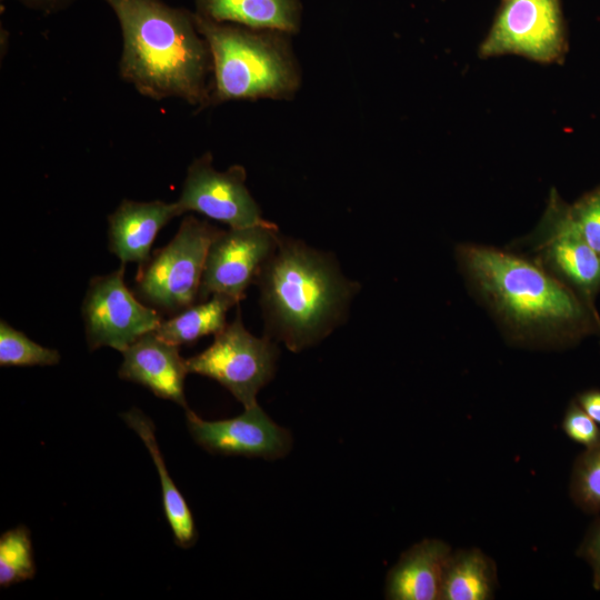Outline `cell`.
<instances>
[{
	"instance_id": "obj_6",
	"label": "cell",
	"mask_w": 600,
	"mask_h": 600,
	"mask_svg": "<svg viewBox=\"0 0 600 600\" xmlns=\"http://www.w3.org/2000/svg\"><path fill=\"white\" fill-rule=\"evenodd\" d=\"M279 350L271 338H258L242 323L240 310L210 347L186 359L189 373L216 380L244 408L257 404V394L273 377Z\"/></svg>"
},
{
	"instance_id": "obj_9",
	"label": "cell",
	"mask_w": 600,
	"mask_h": 600,
	"mask_svg": "<svg viewBox=\"0 0 600 600\" xmlns=\"http://www.w3.org/2000/svg\"><path fill=\"white\" fill-rule=\"evenodd\" d=\"M279 240L272 222L220 230L208 249L198 300L221 293L240 302L249 286L257 283Z\"/></svg>"
},
{
	"instance_id": "obj_14",
	"label": "cell",
	"mask_w": 600,
	"mask_h": 600,
	"mask_svg": "<svg viewBox=\"0 0 600 600\" xmlns=\"http://www.w3.org/2000/svg\"><path fill=\"white\" fill-rule=\"evenodd\" d=\"M179 216L176 202L124 199L108 217L109 250L123 264H143L159 231Z\"/></svg>"
},
{
	"instance_id": "obj_20",
	"label": "cell",
	"mask_w": 600,
	"mask_h": 600,
	"mask_svg": "<svg viewBox=\"0 0 600 600\" xmlns=\"http://www.w3.org/2000/svg\"><path fill=\"white\" fill-rule=\"evenodd\" d=\"M37 568L29 529L20 524L7 530L0 537V586L32 579Z\"/></svg>"
},
{
	"instance_id": "obj_26",
	"label": "cell",
	"mask_w": 600,
	"mask_h": 600,
	"mask_svg": "<svg viewBox=\"0 0 600 600\" xmlns=\"http://www.w3.org/2000/svg\"><path fill=\"white\" fill-rule=\"evenodd\" d=\"M4 1V0H1ZM24 7L39 11L43 14L58 13L66 10L77 0H16Z\"/></svg>"
},
{
	"instance_id": "obj_16",
	"label": "cell",
	"mask_w": 600,
	"mask_h": 600,
	"mask_svg": "<svg viewBox=\"0 0 600 600\" xmlns=\"http://www.w3.org/2000/svg\"><path fill=\"white\" fill-rule=\"evenodd\" d=\"M199 17L289 34L299 32L301 0H194Z\"/></svg>"
},
{
	"instance_id": "obj_15",
	"label": "cell",
	"mask_w": 600,
	"mask_h": 600,
	"mask_svg": "<svg viewBox=\"0 0 600 600\" xmlns=\"http://www.w3.org/2000/svg\"><path fill=\"white\" fill-rule=\"evenodd\" d=\"M451 553L450 546L439 539H424L410 547L388 572L386 598L440 599L444 570Z\"/></svg>"
},
{
	"instance_id": "obj_19",
	"label": "cell",
	"mask_w": 600,
	"mask_h": 600,
	"mask_svg": "<svg viewBox=\"0 0 600 600\" xmlns=\"http://www.w3.org/2000/svg\"><path fill=\"white\" fill-rule=\"evenodd\" d=\"M239 301L227 294L216 293L162 320L154 332L176 346L192 344L208 334H216L227 326L228 311Z\"/></svg>"
},
{
	"instance_id": "obj_10",
	"label": "cell",
	"mask_w": 600,
	"mask_h": 600,
	"mask_svg": "<svg viewBox=\"0 0 600 600\" xmlns=\"http://www.w3.org/2000/svg\"><path fill=\"white\" fill-rule=\"evenodd\" d=\"M539 264L593 306L600 290V257L587 243L556 189L536 230Z\"/></svg>"
},
{
	"instance_id": "obj_3",
	"label": "cell",
	"mask_w": 600,
	"mask_h": 600,
	"mask_svg": "<svg viewBox=\"0 0 600 600\" xmlns=\"http://www.w3.org/2000/svg\"><path fill=\"white\" fill-rule=\"evenodd\" d=\"M257 283L268 337L294 352L318 343L342 323L359 290L333 257L281 236Z\"/></svg>"
},
{
	"instance_id": "obj_13",
	"label": "cell",
	"mask_w": 600,
	"mask_h": 600,
	"mask_svg": "<svg viewBox=\"0 0 600 600\" xmlns=\"http://www.w3.org/2000/svg\"><path fill=\"white\" fill-rule=\"evenodd\" d=\"M179 346L148 332L121 353L119 378L149 389L154 396L189 409L184 396V379L189 373Z\"/></svg>"
},
{
	"instance_id": "obj_17",
	"label": "cell",
	"mask_w": 600,
	"mask_h": 600,
	"mask_svg": "<svg viewBox=\"0 0 600 600\" xmlns=\"http://www.w3.org/2000/svg\"><path fill=\"white\" fill-rule=\"evenodd\" d=\"M121 418L142 440L158 470L163 512L171 528L176 544L186 549L192 547L198 538L193 514L186 499L169 476L158 446L153 422L137 408L121 413Z\"/></svg>"
},
{
	"instance_id": "obj_27",
	"label": "cell",
	"mask_w": 600,
	"mask_h": 600,
	"mask_svg": "<svg viewBox=\"0 0 600 600\" xmlns=\"http://www.w3.org/2000/svg\"><path fill=\"white\" fill-rule=\"evenodd\" d=\"M576 401L600 426V390H586L578 394Z\"/></svg>"
},
{
	"instance_id": "obj_23",
	"label": "cell",
	"mask_w": 600,
	"mask_h": 600,
	"mask_svg": "<svg viewBox=\"0 0 600 600\" xmlns=\"http://www.w3.org/2000/svg\"><path fill=\"white\" fill-rule=\"evenodd\" d=\"M569 211L587 243L600 257V186L569 204Z\"/></svg>"
},
{
	"instance_id": "obj_18",
	"label": "cell",
	"mask_w": 600,
	"mask_h": 600,
	"mask_svg": "<svg viewBox=\"0 0 600 600\" xmlns=\"http://www.w3.org/2000/svg\"><path fill=\"white\" fill-rule=\"evenodd\" d=\"M497 587V567L478 548L452 552L443 576L440 600H489Z\"/></svg>"
},
{
	"instance_id": "obj_2",
	"label": "cell",
	"mask_w": 600,
	"mask_h": 600,
	"mask_svg": "<svg viewBox=\"0 0 600 600\" xmlns=\"http://www.w3.org/2000/svg\"><path fill=\"white\" fill-rule=\"evenodd\" d=\"M458 257L470 282L517 333L576 340L600 332L594 306L541 264L482 246H461Z\"/></svg>"
},
{
	"instance_id": "obj_4",
	"label": "cell",
	"mask_w": 600,
	"mask_h": 600,
	"mask_svg": "<svg viewBox=\"0 0 600 600\" xmlns=\"http://www.w3.org/2000/svg\"><path fill=\"white\" fill-rule=\"evenodd\" d=\"M194 14L212 61L209 107L232 100L293 99L301 72L291 34Z\"/></svg>"
},
{
	"instance_id": "obj_25",
	"label": "cell",
	"mask_w": 600,
	"mask_h": 600,
	"mask_svg": "<svg viewBox=\"0 0 600 600\" xmlns=\"http://www.w3.org/2000/svg\"><path fill=\"white\" fill-rule=\"evenodd\" d=\"M578 556L591 567L592 584L600 589V518L592 524L578 549Z\"/></svg>"
},
{
	"instance_id": "obj_8",
	"label": "cell",
	"mask_w": 600,
	"mask_h": 600,
	"mask_svg": "<svg viewBox=\"0 0 600 600\" xmlns=\"http://www.w3.org/2000/svg\"><path fill=\"white\" fill-rule=\"evenodd\" d=\"M124 267L121 263L89 282L81 311L90 351L110 347L122 352L163 320L157 309L146 306L126 286Z\"/></svg>"
},
{
	"instance_id": "obj_1",
	"label": "cell",
	"mask_w": 600,
	"mask_h": 600,
	"mask_svg": "<svg viewBox=\"0 0 600 600\" xmlns=\"http://www.w3.org/2000/svg\"><path fill=\"white\" fill-rule=\"evenodd\" d=\"M122 34L119 74L156 101L177 98L209 108L212 61L194 11L162 0H103Z\"/></svg>"
},
{
	"instance_id": "obj_7",
	"label": "cell",
	"mask_w": 600,
	"mask_h": 600,
	"mask_svg": "<svg viewBox=\"0 0 600 600\" xmlns=\"http://www.w3.org/2000/svg\"><path fill=\"white\" fill-rule=\"evenodd\" d=\"M567 49L560 0H501L479 56L518 54L540 63H559Z\"/></svg>"
},
{
	"instance_id": "obj_11",
	"label": "cell",
	"mask_w": 600,
	"mask_h": 600,
	"mask_svg": "<svg viewBox=\"0 0 600 600\" xmlns=\"http://www.w3.org/2000/svg\"><path fill=\"white\" fill-rule=\"evenodd\" d=\"M247 171L233 164L224 171L213 167L210 151L188 167L176 204L180 214L192 211L226 223L229 228L267 224L246 184Z\"/></svg>"
},
{
	"instance_id": "obj_21",
	"label": "cell",
	"mask_w": 600,
	"mask_h": 600,
	"mask_svg": "<svg viewBox=\"0 0 600 600\" xmlns=\"http://www.w3.org/2000/svg\"><path fill=\"white\" fill-rule=\"evenodd\" d=\"M60 361L58 350L43 347L14 329L7 321H0V366L34 367L54 366Z\"/></svg>"
},
{
	"instance_id": "obj_12",
	"label": "cell",
	"mask_w": 600,
	"mask_h": 600,
	"mask_svg": "<svg viewBox=\"0 0 600 600\" xmlns=\"http://www.w3.org/2000/svg\"><path fill=\"white\" fill-rule=\"evenodd\" d=\"M192 439L204 450L224 456L279 459L291 449L290 432L277 424L257 403L238 417L207 421L186 410Z\"/></svg>"
},
{
	"instance_id": "obj_5",
	"label": "cell",
	"mask_w": 600,
	"mask_h": 600,
	"mask_svg": "<svg viewBox=\"0 0 600 600\" xmlns=\"http://www.w3.org/2000/svg\"><path fill=\"white\" fill-rule=\"evenodd\" d=\"M219 232L208 221L187 216L169 243L141 264L136 277L137 296L170 316L194 304L208 249Z\"/></svg>"
},
{
	"instance_id": "obj_22",
	"label": "cell",
	"mask_w": 600,
	"mask_h": 600,
	"mask_svg": "<svg viewBox=\"0 0 600 600\" xmlns=\"http://www.w3.org/2000/svg\"><path fill=\"white\" fill-rule=\"evenodd\" d=\"M570 497L588 513H600V442L577 458L570 479Z\"/></svg>"
},
{
	"instance_id": "obj_24",
	"label": "cell",
	"mask_w": 600,
	"mask_h": 600,
	"mask_svg": "<svg viewBox=\"0 0 600 600\" xmlns=\"http://www.w3.org/2000/svg\"><path fill=\"white\" fill-rule=\"evenodd\" d=\"M562 430L572 441L590 448L600 442V426L578 404L571 401L562 419Z\"/></svg>"
}]
</instances>
